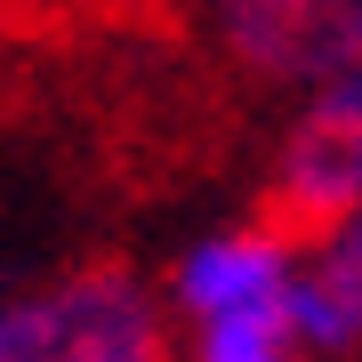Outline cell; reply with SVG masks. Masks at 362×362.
<instances>
[{"label": "cell", "mask_w": 362, "mask_h": 362, "mask_svg": "<svg viewBox=\"0 0 362 362\" xmlns=\"http://www.w3.org/2000/svg\"><path fill=\"white\" fill-rule=\"evenodd\" d=\"M0 362H177V338L129 266H65L0 290Z\"/></svg>", "instance_id": "1"}, {"label": "cell", "mask_w": 362, "mask_h": 362, "mask_svg": "<svg viewBox=\"0 0 362 362\" xmlns=\"http://www.w3.org/2000/svg\"><path fill=\"white\" fill-rule=\"evenodd\" d=\"M274 202L298 226H330L346 202H362V40L298 89L274 137Z\"/></svg>", "instance_id": "2"}, {"label": "cell", "mask_w": 362, "mask_h": 362, "mask_svg": "<svg viewBox=\"0 0 362 362\" xmlns=\"http://www.w3.org/2000/svg\"><path fill=\"white\" fill-rule=\"evenodd\" d=\"M202 16L233 65L274 89H306L362 40V0H202Z\"/></svg>", "instance_id": "3"}, {"label": "cell", "mask_w": 362, "mask_h": 362, "mask_svg": "<svg viewBox=\"0 0 362 362\" xmlns=\"http://www.w3.org/2000/svg\"><path fill=\"white\" fill-rule=\"evenodd\" d=\"M290 274H298V242L282 226H218V233H202V242L177 250L161 314L169 322H202V314L266 306V298L290 290Z\"/></svg>", "instance_id": "4"}, {"label": "cell", "mask_w": 362, "mask_h": 362, "mask_svg": "<svg viewBox=\"0 0 362 362\" xmlns=\"http://www.w3.org/2000/svg\"><path fill=\"white\" fill-rule=\"evenodd\" d=\"M314 233L322 242L298 250V274H290V330L306 362H354L362 354V202H346Z\"/></svg>", "instance_id": "5"}, {"label": "cell", "mask_w": 362, "mask_h": 362, "mask_svg": "<svg viewBox=\"0 0 362 362\" xmlns=\"http://www.w3.org/2000/svg\"><path fill=\"white\" fill-rule=\"evenodd\" d=\"M185 362H306L290 330V290L266 306H233V314H202L185 322Z\"/></svg>", "instance_id": "6"}]
</instances>
